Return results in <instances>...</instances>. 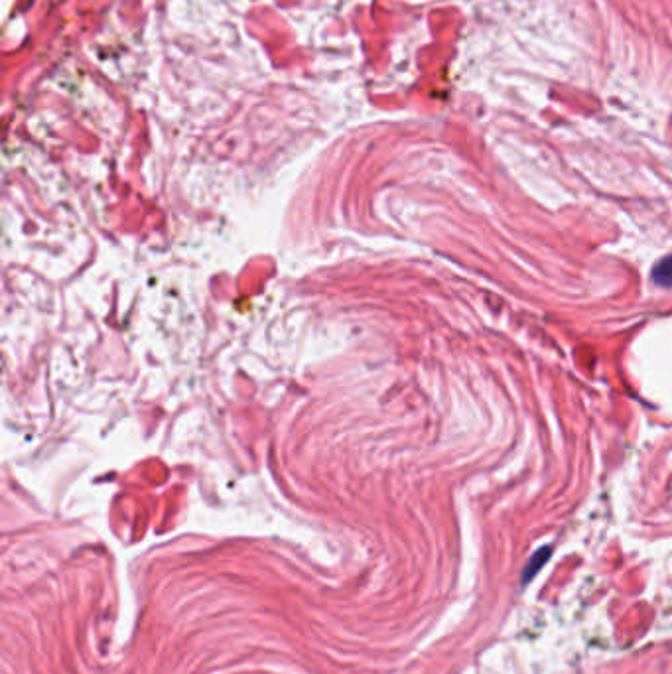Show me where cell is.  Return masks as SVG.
Listing matches in <instances>:
<instances>
[{"mask_svg": "<svg viewBox=\"0 0 672 674\" xmlns=\"http://www.w3.org/2000/svg\"><path fill=\"white\" fill-rule=\"evenodd\" d=\"M651 278L655 284L663 286V288H672V255L661 259L651 272Z\"/></svg>", "mask_w": 672, "mask_h": 674, "instance_id": "1", "label": "cell"}]
</instances>
